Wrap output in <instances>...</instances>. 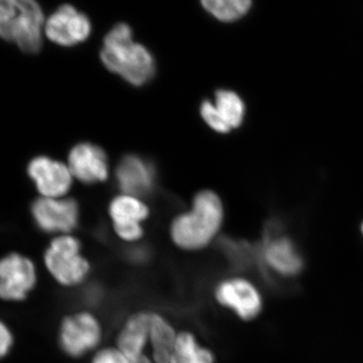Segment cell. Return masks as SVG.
Masks as SVG:
<instances>
[{
	"mask_svg": "<svg viewBox=\"0 0 363 363\" xmlns=\"http://www.w3.org/2000/svg\"><path fill=\"white\" fill-rule=\"evenodd\" d=\"M109 216L114 233L124 242L135 243L143 238V222L149 218L150 209L135 196L119 195L109 205Z\"/></svg>",
	"mask_w": 363,
	"mask_h": 363,
	"instance_id": "cell-10",
	"label": "cell"
},
{
	"mask_svg": "<svg viewBox=\"0 0 363 363\" xmlns=\"http://www.w3.org/2000/svg\"><path fill=\"white\" fill-rule=\"evenodd\" d=\"M213 298L217 305L247 322L259 317L264 306L259 288L242 276L220 279L214 286Z\"/></svg>",
	"mask_w": 363,
	"mask_h": 363,
	"instance_id": "cell-6",
	"label": "cell"
},
{
	"mask_svg": "<svg viewBox=\"0 0 363 363\" xmlns=\"http://www.w3.org/2000/svg\"><path fill=\"white\" fill-rule=\"evenodd\" d=\"M223 220L220 198L212 191H201L195 196L191 209L172 222L169 236L179 250L200 252L213 242Z\"/></svg>",
	"mask_w": 363,
	"mask_h": 363,
	"instance_id": "cell-1",
	"label": "cell"
},
{
	"mask_svg": "<svg viewBox=\"0 0 363 363\" xmlns=\"http://www.w3.org/2000/svg\"><path fill=\"white\" fill-rule=\"evenodd\" d=\"M48 39L62 47H73L85 42L91 33V23L75 7L64 4L52 13L45 26Z\"/></svg>",
	"mask_w": 363,
	"mask_h": 363,
	"instance_id": "cell-13",
	"label": "cell"
},
{
	"mask_svg": "<svg viewBox=\"0 0 363 363\" xmlns=\"http://www.w3.org/2000/svg\"><path fill=\"white\" fill-rule=\"evenodd\" d=\"M37 284V271L32 259L20 253H11L0 259V298L21 301Z\"/></svg>",
	"mask_w": 363,
	"mask_h": 363,
	"instance_id": "cell-11",
	"label": "cell"
},
{
	"mask_svg": "<svg viewBox=\"0 0 363 363\" xmlns=\"http://www.w3.org/2000/svg\"><path fill=\"white\" fill-rule=\"evenodd\" d=\"M100 58L109 71L133 86L147 84L156 73L154 56L145 45L133 42L126 23H117L105 35Z\"/></svg>",
	"mask_w": 363,
	"mask_h": 363,
	"instance_id": "cell-2",
	"label": "cell"
},
{
	"mask_svg": "<svg viewBox=\"0 0 363 363\" xmlns=\"http://www.w3.org/2000/svg\"><path fill=\"white\" fill-rule=\"evenodd\" d=\"M128 259L133 264H140L150 259V252L143 247H133L128 252Z\"/></svg>",
	"mask_w": 363,
	"mask_h": 363,
	"instance_id": "cell-23",
	"label": "cell"
},
{
	"mask_svg": "<svg viewBox=\"0 0 363 363\" xmlns=\"http://www.w3.org/2000/svg\"><path fill=\"white\" fill-rule=\"evenodd\" d=\"M178 333L168 317L150 310V353L154 363H169Z\"/></svg>",
	"mask_w": 363,
	"mask_h": 363,
	"instance_id": "cell-16",
	"label": "cell"
},
{
	"mask_svg": "<svg viewBox=\"0 0 363 363\" xmlns=\"http://www.w3.org/2000/svg\"><path fill=\"white\" fill-rule=\"evenodd\" d=\"M26 174L40 197L63 198L73 182L68 164L48 156L33 157L26 166Z\"/></svg>",
	"mask_w": 363,
	"mask_h": 363,
	"instance_id": "cell-9",
	"label": "cell"
},
{
	"mask_svg": "<svg viewBox=\"0 0 363 363\" xmlns=\"http://www.w3.org/2000/svg\"><path fill=\"white\" fill-rule=\"evenodd\" d=\"M33 222L43 233L70 234L78 226L80 209L78 203L65 198L40 197L30 208Z\"/></svg>",
	"mask_w": 363,
	"mask_h": 363,
	"instance_id": "cell-8",
	"label": "cell"
},
{
	"mask_svg": "<svg viewBox=\"0 0 363 363\" xmlns=\"http://www.w3.org/2000/svg\"><path fill=\"white\" fill-rule=\"evenodd\" d=\"M13 344V336L9 328L0 322V358L7 354Z\"/></svg>",
	"mask_w": 363,
	"mask_h": 363,
	"instance_id": "cell-22",
	"label": "cell"
},
{
	"mask_svg": "<svg viewBox=\"0 0 363 363\" xmlns=\"http://www.w3.org/2000/svg\"><path fill=\"white\" fill-rule=\"evenodd\" d=\"M104 338V328L101 320L88 309L67 315L60 324V348L72 359H81L92 355L102 347Z\"/></svg>",
	"mask_w": 363,
	"mask_h": 363,
	"instance_id": "cell-5",
	"label": "cell"
},
{
	"mask_svg": "<svg viewBox=\"0 0 363 363\" xmlns=\"http://www.w3.org/2000/svg\"><path fill=\"white\" fill-rule=\"evenodd\" d=\"M44 13L35 0H0V39L26 54L42 49Z\"/></svg>",
	"mask_w": 363,
	"mask_h": 363,
	"instance_id": "cell-3",
	"label": "cell"
},
{
	"mask_svg": "<svg viewBox=\"0 0 363 363\" xmlns=\"http://www.w3.org/2000/svg\"><path fill=\"white\" fill-rule=\"evenodd\" d=\"M68 167L74 178L92 185L108 178L109 164L101 147L91 143L74 145L69 152Z\"/></svg>",
	"mask_w": 363,
	"mask_h": 363,
	"instance_id": "cell-14",
	"label": "cell"
},
{
	"mask_svg": "<svg viewBox=\"0 0 363 363\" xmlns=\"http://www.w3.org/2000/svg\"><path fill=\"white\" fill-rule=\"evenodd\" d=\"M169 363H216L213 351L203 345L194 332L179 331Z\"/></svg>",
	"mask_w": 363,
	"mask_h": 363,
	"instance_id": "cell-17",
	"label": "cell"
},
{
	"mask_svg": "<svg viewBox=\"0 0 363 363\" xmlns=\"http://www.w3.org/2000/svg\"><path fill=\"white\" fill-rule=\"evenodd\" d=\"M44 262L52 278L63 288L84 286L92 272V264L83 253L82 243L72 234L52 238L44 253Z\"/></svg>",
	"mask_w": 363,
	"mask_h": 363,
	"instance_id": "cell-4",
	"label": "cell"
},
{
	"mask_svg": "<svg viewBox=\"0 0 363 363\" xmlns=\"http://www.w3.org/2000/svg\"><path fill=\"white\" fill-rule=\"evenodd\" d=\"M200 113H201L203 121L216 133H228L229 131L233 130L217 111L213 102L210 100H205L202 102L201 106H200Z\"/></svg>",
	"mask_w": 363,
	"mask_h": 363,
	"instance_id": "cell-20",
	"label": "cell"
},
{
	"mask_svg": "<svg viewBox=\"0 0 363 363\" xmlns=\"http://www.w3.org/2000/svg\"><path fill=\"white\" fill-rule=\"evenodd\" d=\"M362 233H363V224H362Z\"/></svg>",
	"mask_w": 363,
	"mask_h": 363,
	"instance_id": "cell-24",
	"label": "cell"
},
{
	"mask_svg": "<svg viewBox=\"0 0 363 363\" xmlns=\"http://www.w3.org/2000/svg\"><path fill=\"white\" fill-rule=\"evenodd\" d=\"M213 104L231 130L240 128L245 113V104L240 95L234 91L220 89L215 93Z\"/></svg>",
	"mask_w": 363,
	"mask_h": 363,
	"instance_id": "cell-18",
	"label": "cell"
},
{
	"mask_svg": "<svg viewBox=\"0 0 363 363\" xmlns=\"http://www.w3.org/2000/svg\"><path fill=\"white\" fill-rule=\"evenodd\" d=\"M91 363H130L116 345L102 346L91 357Z\"/></svg>",
	"mask_w": 363,
	"mask_h": 363,
	"instance_id": "cell-21",
	"label": "cell"
},
{
	"mask_svg": "<svg viewBox=\"0 0 363 363\" xmlns=\"http://www.w3.org/2000/svg\"><path fill=\"white\" fill-rule=\"evenodd\" d=\"M262 266L277 274L293 277L303 269V259L292 240L283 235L277 223L269 224L259 248Z\"/></svg>",
	"mask_w": 363,
	"mask_h": 363,
	"instance_id": "cell-7",
	"label": "cell"
},
{
	"mask_svg": "<svg viewBox=\"0 0 363 363\" xmlns=\"http://www.w3.org/2000/svg\"><path fill=\"white\" fill-rule=\"evenodd\" d=\"M116 177L123 194L145 197L156 187V169L152 162L136 155H128L119 162Z\"/></svg>",
	"mask_w": 363,
	"mask_h": 363,
	"instance_id": "cell-15",
	"label": "cell"
},
{
	"mask_svg": "<svg viewBox=\"0 0 363 363\" xmlns=\"http://www.w3.org/2000/svg\"><path fill=\"white\" fill-rule=\"evenodd\" d=\"M205 11L222 23H233L250 13L252 0H201Z\"/></svg>",
	"mask_w": 363,
	"mask_h": 363,
	"instance_id": "cell-19",
	"label": "cell"
},
{
	"mask_svg": "<svg viewBox=\"0 0 363 363\" xmlns=\"http://www.w3.org/2000/svg\"><path fill=\"white\" fill-rule=\"evenodd\" d=\"M150 310H138L125 318L116 344L130 363H154L150 353Z\"/></svg>",
	"mask_w": 363,
	"mask_h": 363,
	"instance_id": "cell-12",
	"label": "cell"
}]
</instances>
